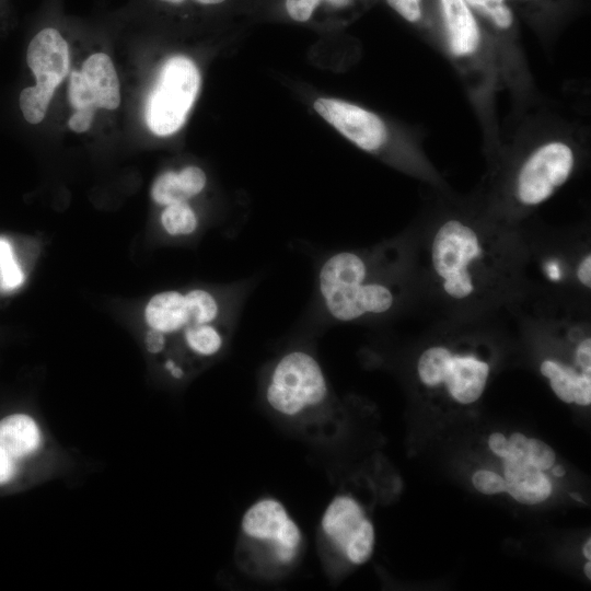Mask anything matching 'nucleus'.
Returning a JSON list of instances; mask_svg holds the SVG:
<instances>
[{"label":"nucleus","instance_id":"obj_1","mask_svg":"<svg viewBox=\"0 0 591 591\" xmlns=\"http://www.w3.org/2000/svg\"><path fill=\"white\" fill-rule=\"evenodd\" d=\"M409 232L419 300L443 318H494L528 291L525 224L486 212L470 196L434 189Z\"/></svg>","mask_w":591,"mask_h":591},{"label":"nucleus","instance_id":"obj_2","mask_svg":"<svg viewBox=\"0 0 591 591\" xmlns=\"http://www.w3.org/2000/svg\"><path fill=\"white\" fill-rule=\"evenodd\" d=\"M586 121L543 105L513 114L508 134L486 160L471 195L489 215L521 227L587 164Z\"/></svg>","mask_w":591,"mask_h":591},{"label":"nucleus","instance_id":"obj_3","mask_svg":"<svg viewBox=\"0 0 591 591\" xmlns=\"http://www.w3.org/2000/svg\"><path fill=\"white\" fill-rule=\"evenodd\" d=\"M317 290L324 313L337 323L382 320L420 303L410 232L331 254L318 269Z\"/></svg>","mask_w":591,"mask_h":591},{"label":"nucleus","instance_id":"obj_4","mask_svg":"<svg viewBox=\"0 0 591 591\" xmlns=\"http://www.w3.org/2000/svg\"><path fill=\"white\" fill-rule=\"evenodd\" d=\"M588 303L528 290L510 310L535 354L537 369L563 403L591 404V331Z\"/></svg>","mask_w":591,"mask_h":591},{"label":"nucleus","instance_id":"obj_5","mask_svg":"<svg viewBox=\"0 0 591 591\" xmlns=\"http://www.w3.org/2000/svg\"><path fill=\"white\" fill-rule=\"evenodd\" d=\"M494 318H442L419 346L413 375L418 393L434 405L464 408L484 395L500 357Z\"/></svg>","mask_w":591,"mask_h":591},{"label":"nucleus","instance_id":"obj_6","mask_svg":"<svg viewBox=\"0 0 591 591\" xmlns=\"http://www.w3.org/2000/svg\"><path fill=\"white\" fill-rule=\"evenodd\" d=\"M439 46L454 68L482 130L483 153L499 146L502 130L497 115V94L503 90L494 45L463 0H437Z\"/></svg>","mask_w":591,"mask_h":591},{"label":"nucleus","instance_id":"obj_7","mask_svg":"<svg viewBox=\"0 0 591 591\" xmlns=\"http://www.w3.org/2000/svg\"><path fill=\"white\" fill-rule=\"evenodd\" d=\"M267 407L289 422L317 434L325 430L338 404L316 357L293 348L275 360L263 382Z\"/></svg>","mask_w":591,"mask_h":591},{"label":"nucleus","instance_id":"obj_8","mask_svg":"<svg viewBox=\"0 0 591 591\" xmlns=\"http://www.w3.org/2000/svg\"><path fill=\"white\" fill-rule=\"evenodd\" d=\"M303 551V532L280 500L262 497L243 513L235 560L246 573L264 579L283 576Z\"/></svg>","mask_w":591,"mask_h":591},{"label":"nucleus","instance_id":"obj_9","mask_svg":"<svg viewBox=\"0 0 591 591\" xmlns=\"http://www.w3.org/2000/svg\"><path fill=\"white\" fill-rule=\"evenodd\" d=\"M528 290L587 303L591 290V250L587 232L541 235L525 228Z\"/></svg>","mask_w":591,"mask_h":591},{"label":"nucleus","instance_id":"obj_10","mask_svg":"<svg viewBox=\"0 0 591 591\" xmlns=\"http://www.w3.org/2000/svg\"><path fill=\"white\" fill-rule=\"evenodd\" d=\"M488 34L499 62L503 90L520 114L541 102L521 37V21L508 0H463Z\"/></svg>","mask_w":591,"mask_h":591},{"label":"nucleus","instance_id":"obj_11","mask_svg":"<svg viewBox=\"0 0 591 591\" xmlns=\"http://www.w3.org/2000/svg\"><path fill=\"white\" fill-rule=\"evenodd\" d=\"M487 447L500 460L505 494L524 506H538L553 496L549 471L557 456L549 444L517 431L509 436L490 433Z\"/></svg>","mask_w":591,"mask_h":591},{"label":"nucleus","instance_id":"obj_12","mask_svg":"<svg viewBox=\"0 0 591 591\" xmlns=\"http://www.w3.org/2000/svg\"><path fill=\"white\" fill-rule=\"evenodd\" d=\"M323 558L333 566L352 568L370 560L375 548V529L363 502L350 490L337 493L318 524Z\"/></svg>","mask_w":591,"mask_h":591},{"label":"nucleus","instance_id":"obj_13","mask_svg":"<svg viewBox=\"0 0 591 591\" xmlns=\"http://www.w3.org/2000/svg\"><path fill=\"white\" fill-rule=\"evenodd\" d=\"M200 74L194 61L173 56L163 65L146 105V121L157 136L176 132L198 95Z\"/></svg>","mask_w":591,"mask_h":591},{"label":"nucleus","instance_id":"obj_14","mask_svg":"<svg viewBox=\"0 0 591 591\" xmlns=\"http://www.w3.org/2000/svg\"><path fill=\"white\" fill-rule=\"evenodd\" d=\"M518 15L545 47L587 12L589 0H508Z\"/></svg>","mask_w":591,"mask_h":591},{"label":"nucleus","instance_id":"obj_15","mask_svg":"<svg viewBox=\"0 0 591 591\" xmlns=\"http://www.w3.org/2000/svg\"><path fill=\"white\" fill-rule=\"evenodd\" d=\"M26 59L36 85L55 91L68 73V44L56 28L46 27L30 42Z\"/></svg>","mask_w":591,"mask_h":591},{"label":"nucleus","instance_id":"obj_16","mask_svg":"<svg viewBox=\"0 0 591 591\" xmlns=\"http://www.w3.org/2000/svg\"><path fill=\"white\" fill-rule=\"evenodd\" d=\"M144 318L151 329L165 335L182 332L195 324L189 291H163L154 294L146 305Z\"/></svg>","mask_w":591,"mask_h":591},{"label":"nucleus","instance_id":"obj_17","mask_svg":"<svg viewBox=\"0 0 591 591\" xmlns=\"http://www.w3.org/2000/svg\"><path fill=\"white\" fill-rule=\"evenodd\" d=\"M43 444V431L32 416L18 413L0 419V445L18 461L36 455Z\"/></svg>","mask_w":591,"mask_h":591},{"label":"nucleus","instance_id":"obj_18","mask_svg":"<svg viewBox=\"0 0 591 591\" xmlns=\"http://www.w3.org/2000/svg\"><path fill=\"white\" fill-rule=\"evenodd\" d=\"M207 184L205 172L195 165L178 172L167 171L159 175L151 187V197L159 205L186 202L199 195Z\"/></svg>","mask_w":591,"mask_h":591},{"label":"nucleus","instance_id":"obj_19","mask_svg":"<svg viewBox=\"0 0 591 591\" xmlns=\"http://www.w3.org/2000/svg\"><path fill=\"white\" fill-rule=\"evenodd\" d=\"M81 72L100 108L115 109L120 103L119 81L112 59L104 53L91 55Z\"/></svg>","mask_w":591,"mask_h":591},{"label":"nucleus","instance_id":"obj_20","mask_svg":"<svg viewBox=\"0 0 591 591\" xmlns=\"http://www.w3.org/2000/svg\"><path fill=\"white\" fill-rule=\"evenodd\" d=\"M385 2L425 42L438 49L439 19L437 0H385Z\"/></svg>","mask_w":591,"mask_h":591},{"label":"nucleus","instance_id":"obj_21","mask_svg":"<svg viewBox=\"0 0 591 591\" xmlns=\"http://www.w3.org/2000/svg\"><path fill=\"white\" fill-rule=\"evenodd\" d=\"M230 328L217 322L193 324L182 331L187 350L198 358L217 357L224 348Z\"/></svg>","mask_w":591,"mask_h":591},{"label":"nucleus","instance_id":"obj_22","mask_svg":"<svg viewBox=\"0 0 591 591\" xmlns=\"http://www.w3.org/2000/svg\"><path fill=\"white\" fill-rule=\"evenodd\" d=\"M373 0H286L289 16L297 22L309 21L321 7H327L348 18L357 15Z\"/></svg>","mask_w":591,"mask_h":591},{"label":"nucleus","instance_id":"obj_23","mask_svg":"<svg viewBox=\"0 0 591 591\" xmlns=\"http://www.w3.org/2000/svg\"><path fill=\"white\" fill-rule=\"evenodd\" d=\"M160 221L163 230L171 236L190 235L199 224L197 213L187 201L165 206Z\"/></svg>","mask_w":591,"mask_h":591},{"label":"nucleus","instance_id":"obj_24","mask_svg":"<svg viewBox=\"0 0 591 591\" xmlns=\"http://www.w3.org/2000/svg\"><path fill=\"white\" fill-rule=\"evenodd\" d=\"M55 91L34 85L25 88L20 94V107L30 124L43 120Z\"/></svg>","mask_w":591,"mask_h":591},{"label":"nucleus","instance_id":"obj_25","mask_svg":"<svg viewBox=\"0 0 591 591\" xmlns=\"http://www.w3.org/2000/svg\"><path fill=\"white\" fill-rule=\"evenodd\" d=\"M0 279L4 289L11 290L21 286L24 275L20 268L8 240L0 237Z\"/></svg>","mask_w":591,"mask_h":591},{"label":"nucleus","instance_id":"obj_26","mask_svg":"<svg viewBox=\"0 0 591 591\" xmlns=\"http://www.w3.org/2000/svg\"><path fill=\"white\" fill-rule=\"evenodd\" d=\"M473 487L485 496H495L506 493V485L499 472L486 467L477 468L472 474Z\"/></svg>","mask_w":591,"mask_h":591},{"label":"nucleus","instance_id":"obj_27","mask_svg":"<svg viewBox=\"0 0 591 591\" xmlns=\"http://www.w3.org/2000/svg\"><path fill=\"white\" fill-rule=\"evenodd\" d=\"M69 101L74 109L94 106V96L81 71L73 70L69 79Z\"/></svg>","mask_w":591,"mask_h":591},{"label":"nucleus","instance_id":"obj_28","mask_svg":"<svg viewBox=\"0 0 591 591\" xmlns=\"http://www.w3.org/2000/svg\"><path fill=\"white\" fill-rule=\"evenodd\" d=\"M96 109L94 106L74 109L68 120L69 128L76 132L86 131L93 123Z\"/></svg>","mask_w":591,"mask_h":591},{"label":"nucleus","instance_id":"obj_29","mask_svg":"<svg viewBox=\"0 0 591 591\" xmlns=\"http://www.w3.org/2000/svg\"><path fill=\"white\" fill-rule=\"evenodd\" d=\"M19 472V461L0 445V486L14 479Z\"/></svg>","mask_w":591,"mask_h":591},{"label":"nucleus","instance_id":"obj_30","mask_svg":"<svg viewBox=\"0 0 591 591\" xmlns=\"http://www.w3.org/2000/svg\"><path fill=\"white\" fill-rule=\"evenodd\" d=\"M144 345L150 354H161L166 347V335L150 328L146 334Z\"/></svg>","mask_w":591,"mask_h":591},{"label":"nucleus","instance_id":"obj_31","mask_svg":"<svg viewBox=\"0 0 591 591\" xmlns=\"http://www.w3.org/2000/svg\"><path fill=\"white\" fill-rule=\"evenodd\" d=\"M159 1L178 5V4L185 3L188 0H159ZM192 1H194L197 4H200V5H216V4H220V3L224 2L225 0H192Z\"/></svg>","mask_w":591,"mask_h":591},{"label":"nucleus","instance_id":"obj_32","mask_svg":"<svg viewBox=\"0 0 591 591\" xmlns=\"http://www.w3.org/2000/svg\"><path fill=\"white\" fill-rule=\"evenodd\" d=\"M582 554L587 560L591 559V538L588 537L582 545Z\"/></svg>","mask_w":591,"mask_h":591},{"label":"nucleus","instance_id":"obj_33","mask_svg":"<svg viewBox=\"0 0 591 591\" xmlns=\"http://www.w3.org/2000/svg\"><path fill=\"white\" fill-rule=\"evenodd\" d=\"M583 573L588 580H591V563L587 560L583 565Z\"/></svg>","mask_w":591,"mask_h":591}]
</instances>
